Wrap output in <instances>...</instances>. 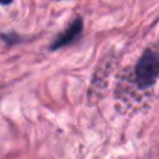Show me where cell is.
Listing matches in <instances>:
<instances>
[{"label":"cell","mask_w":159,"mask_h":159,"mask_svg":"<svg viewBox=\"0 0 159 159\" xmlns=\"http://www.w3.org/2000/svg\"><path fill=\"white\" fill-rule=\"evenodd\" d=\"M159 77V55L147 50L137 62L135 80L139 88L144 89L153 86Z\"/></svg>","instance_id":"obj_1"},{"label":"cell","mask_w":159,"mask_h":159,"mask_svg":"<svg viewBox=\"0 0 159 159\" xmlns=\"http://www.w3.org/2000/svg\"><path fill=\"white\" fill-rule=\"evenodd\" d=\"M82 30H83V21L81 17H77L62 34H60L55 39V41L50 46V50L55 51V50H58L61 47H65V46L72 43L81 35Z\"/></svg>","instance_id":"obj_2"},{"label":"cell","mask_w":159,"mask_h":159,"mask_svg":"<svg viewBox=\"0 0 159 159\" xmlns=\"http://www.w3.org/2000/svg\"><path fill=\"white\" fill-rule=\"evenodd\" d=\"M12 0H0V4H2V5H7V4H10Z\"/></svg>","instance_id":"obj_3"}]
</instances>
